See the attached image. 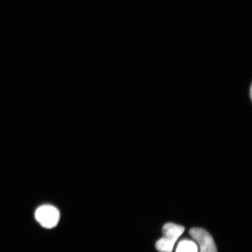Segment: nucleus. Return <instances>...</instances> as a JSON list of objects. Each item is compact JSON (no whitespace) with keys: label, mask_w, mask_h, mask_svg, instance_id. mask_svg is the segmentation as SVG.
Masks as SVG:
<instances>
[{"label":"nucleus","mask_w":252,"mask_h":252,"mask_svg":"<svg viewBox=\"0 0 252 252\" xmlns=\"http://www.w3.org/2000/svg\"><path fill=\"white\" fill-rule=\"evenodd\" d=\"M189 234L199 246L200 252H217L212 236L206 230L192 228Z\"/></svg>","instance_id":"nucleus-3"},{"label":"nucleus","mask_w":252,"mask_h":252,"mask_svg":"<svg viewBox=\"0 0 252 252\" xmlns=\"http://www.w3.org/2000/svg\"><path fill=\"white\" fill-rule=\"evenodd\" d=\"M35 218L44 228H52L58 224L60 213L56 207L45 205L37 209Z\"/></svg>","instance_id":"nucleus-2"},{"label":"nucleus","mask_w":252,"mask_h":252,"mask_svg":"<svg viewBox=\"0 0 252 252\" xmlns=\"http://www.w3.org/2000/svg\"><path fill=\"white\" fill-rule=\"evenodd\" d=\"M176 252H198V247L193 241L183 240L179 242Z\"/></svg>","instance_id":"nucleus-4"},{"label":"nucleus","mask_w":252,"mask_h":252,"mask_svg":"<svg viewBox=\"0 0 252 252\" xmlns=\"http://www.w3.org/2000/svg\"><path fill=\"white\" fill-rule=\"evenodd\" d=\"M185 231L184 226L173 223H166L163 226V237L157 242V250L160 252H172L178 239Z\"/></svg>","instance_id":"nucleus-1"}]
</instances>
